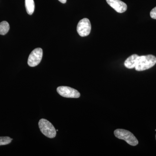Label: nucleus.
Listing matches in <instances>:
<instances>
[{
	"mask_svg": "<svg viewBox=\"0 0 156 156\" xmlns=\"http://www.w3.org/2000/svg\"><path fill=\"white\" fill-rule=\"evenodd\" d=\"M156 63V57L154 55L139 56L134 68L137 71H142L149 69Z\"/></svg>",
	"mask_w": 156,
	"mask_h": 156,
	"instance_id": "nucleus-1",
	"label": "nucleus"
},
{
	"mask_svg": "<svg viewBox=\"0 0 156 156\" xmlns=\"http://www.w3.org/2000/svg\"><path fill=\"white\" fill-rule=\"evenodd\" d=\"M115 136L119 139L125 140L129 145L135 146L138 144V141L135 136L130 131L123 129L115 130Z\"/></svg>",
	"mask_w": 156,
	"mask_h": 156,
	"instance_id": "nucleus-2",
	"label": "nucleus"
},
{
	"mask_svg": "<svg viewBox=\"0 0 156 156\" xmlns=\"http://www.w3.org/2000/svg\"><path fill=\"white\" fill-rule=\"evenodd\" d=\"M39 127L41 132L45 136L50 138H53L56 136V131L52 123L45 119L39 121Z\"/></svg>",
	"mask_w": 156,
	"mask_h": 156,
	"instance_id": "nucleus-3",
	"label": "nucleus"
},
{
	"mask_svg": "<svg viewBox=\"0 0 156 156\" xmlns=\"http://www.w3.org/2000/svg\"><path fill=\"white\" fill-rule=\"evenodd\" d=\"M91 30V23L88 18H83L78 23L77 31L81 37H86L89 35Z\"/></svg>",
	"mask_w": 156,
	"mask_h": 156,
	"instance_id": "nucleus-4",
	"label": "nucleus"
},
{
	"mask_svg": "<svg viewBox=\"0 0 156 156\" xmlns=\"http://www.w3.org/2000/svg\"><path fill=\"white\" fill-rule=\"evenodd\" d=\"M57 92L59 95L62 97L68 98H79L80 96V94L77 90L70 87H61L57 88Z\"/></svg>",
	"mask_w": 156,
	"mask_h": 156,
	"instance_id": "nucleus-5",
	"label": "nucleus"
},
{
	"mask_svg": "<svg viewBox=\"0 0 156 156\" xmlns=\"http://www.w3.org/2000/svg\"><path fill=\"white\" fill-rule=\"evenodd\" d=\"M43 56V50L41 48H37L32 51L28 57V65L30 67L37 66L41 61Z\"/></svg>",
	"mask_w": 156,
	"mask_h": 156,
	"instance_id": "nucleus-6",
	"label": "nucleus"
},
{
	"mask_svg": "<svg viewBox=\"0 0 156 156\" xmlns=\"http://www.w3.org/2000/svg\"><path fill=\"white\" fill-rule=\"evenodd\" d=\"M107 2L118 13H122L126 11L127 5L120 0H106Z\"/></svg>",
	"mask_w": 156,
	"mask_h": 156,
	"instance_id": "nucleus-7",
	"label": "nucleus"
},
{
	"mask_svg": "<svg viewBox=\"0 0 156 156\" xmlns=\"http://www.w3.org/2000/svg\"><path fill=\"white\" fill-rule=\"evenodd\" d=\"M138 57L139 56L136 54H133L129 56L125 62L124 63L125 66L127 68L130 69L134 68L136 66V62Z\"/></svg>",
	"mask_w": 156,
	"mask_h": 156,
	"instance_id": "nucleus-8",
	"label": "nucleus"
},
{
	"mask_svg": "<svg viewBox=\"0 0 156 156\" xmlns=\"http://www.w3.org/2000/svg\"><path fill=\"white\" fill-rule=\"evenodd\" d=\"M25 5L27 14L29 15H32L33 14L35 9L34 0H25Z\"/></svg>",
	"mask_w": 156,
	"mask_h": 156,
	"instance_id": "nucleus-9",
	"label": "nucleus"
},
{
	"mask_svg": "<svg viewBox=\"0 0 156 156\" xmlns=\"http://www.w3.org/2000/svg\"><path fill=\"white\" fill-rule=\"evenodd\" d=\"M10 29V26L8 22L3 21L0 23V34L5 35Z\"/></svg>",
	"mask_w": 156,
	"mask_h": 156,
	"instance_id": "nucleus-10",
	"label": "nucleus"
},
{
	"mask_svg": "<svg viewBox=\"0 0 156 156\" xmlns=\"http://www.w3.org/2000/svg\"><path fill=\"white\" fill-rule=\"evenodd\" d=\"M13 140L9 136H0V146L9 144Z\"/></svg>",
	"mask_w": 156,
	"mask_h": 156,
	"instance_id": "nucleus-11",
	"label": "nucleus"
},
{
	"mask_svg": "<svg viewBox=\"0 0 156 156\" xmlns=\"http://www.w3.org/2000/svg\"><path fill=\"white\" fill-rule=\"evenodd\" d=\"M150 16L153 19H156V7L151 11Z\"/></svg>",
	"mask_w": 156,
	"mask_h": 156,
	"instance_id": "nucleus-12",
	"label": "nucleus"
},
{
	"mask_svg": "<svg viewBox=\"0 0 156 156\" xmlns=\"http://www.w3.org/2000/svg\"><path fill=\"white\" fill-rule=\"evenodd\" d=\"M58 1L62 3V4H65L66 2V0H58Z\"/></svg>",
	"mask_w": 156,
	"mask_h": 156,
	"instance_id": "nucleus-13",
	"label": "nucleus"
},
{
	"mask_svg": "<svg viewBox=\"0 0 156 156\" xmlns=\"http://www.w3.org/2000/svg\"></svg>",
	"mask_w": 156,
	"mask_h": 156,
	"instance_id": "nucleus-14",
	"label": "nucleus"
}]
</instances>
